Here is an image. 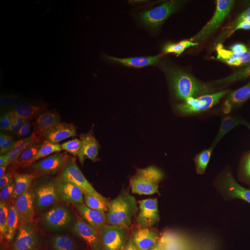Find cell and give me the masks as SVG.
I'll return each instance as SVG.
<instances>
[{
    "instance_id": "cell-1",
    "label": "cell",
    "mask_w": 250,
    "mask_h": 250,
    "mask_svg": "<svg viewBox=\"0 0 250 250\" xmlns=\"http://www.w3.org/2000/svg\"><path fill=\"white\" fill-rule=\"evenodd\" d=\"M116 203L114 190L109 186L90 184L74 194L62 207L66 213L88 215L93 210Z\"/></svg>"
},
{
    "instance_id": "cell-2",
    "label": "cell",
    "mask_w": 250,
    "mask_h": 250,
    "mask_svg": "<svg viewBox=\"0 0 250 250\" xmlns=\"http://www.w3.org/2000/svg\"><path fill=\"white\" fill-rule=\"evenodd\" d=\"M120 209L123 212V220L116 232L120 243L125 247L130 237L143 243L146 240L149 216L139 197L123 200L120 205Z\"/></svg>"
},
{
    "instance_id": "cell-3",
    "label": "cell",
    "mask_w": 250,
    "mask_h": 250,
    "mask_svg": "<svg viewBox=\"0 0 250 250\" xmlns=\"http://www.w3.org/2000/svg\"><path fill=\"white\" fill-rule=\"evenodd\" d=\"M90 184V174L85 167L76 166L59 171L49 184L51 198L62 208L64 202Z\"/></svg>"
},
{
    "instance_id": "cell-4",
    "label": "cell",
    "mask_w": 250,
    "mask_h": 250,
    "mask_svg": "<svg viewBox=\"0 0 250 250\" xmlns=\"http://www.w3.org/2000/svg\"><path fill=\"white\" fill-rule=\"evenodd\" d=\"M210 30L220 41L236 43L250 29V2L229 14L215 18Z\"/></svg>"
},
{
    "instance_id": "cell-5",
    "label": "cell",
    "mask_w": 250,
    "mask_h": 250,
    "mask_svg": "<svg viewBox=\"0 0 250 250\" xmlns=\"http://www.w3.org/2000/svg\"><path fill=\"white\" fill-rule=\"evenodd\" d=\"M243 84V82H241L233 84L202 85L187 88H180L163 83L159 85L164 90L177 94L184 98L208 103L221 99L232 98Z\"/></svg>"
},
{
    "instance_id": "cell-6",
    "label": "cell",
    "mask_w": 250,
    "mask_h": 250,
    "mask_svg": "<svg viewBox=\"0 0 250 250\" xmlns=\"http://www.w3.org/2000/svg\"><path fill=\"white\" fill-rule=\"evenodd\" d=\"M68 163V159L63 156L34 152L24 159L20 166L31 177L45 182L54 177Z\"/></svg>"
},
{
    "instance_id": "cell-7",
    "label": "cell",
    "mask_w": 250,
    "mask_h": 250,
    "mask_svg": "<svg viewBox=\"0 0 250 250\" xmlns=\"http://www.w3.org/2000/svg\"><path fill=\"white\" fill-rule=\"evenodd\" d=\"M61 208L62 207L50 198L43 205L24 212L21 223L11 231L14 246L17 243H22L33 229L41 222L49 217L58 214Z\"/></svg>"
},
{
    "instance_id": "cell-8",
    "label": "cell",
    "mask_w": 250,
    "mask_h": 250,
    "mask_svg": "<svg viewBox=\"0 0 250 250\" xmlns=\"http://www.w3.org/2000/svg\"><path fill=\"white\" fill-rule=\"evenodd\" d=\"M92 218L88 215H80L66 213L62 216V220L57 227V229L51 236L41 247L46 246L59 238L69 236L72 233L80 231L83 229L90 228L93 226Z\"/></svg>"
},
{
    "instance_id": "cell-9",
    "label": "cell",
    "mask_w": 250,
    "mask_h": 250,
    "mask_svg": "<svg viewBox=\"0 0 250 250\" xmlns=\"http://www.w3.org/2000/svg\"><path fill=\"white\" fill-rule=\"evenodd\" d=\"M98 237L94 231L84 229L50 246L49 250H94L98 243Z\"/></svg>"
},
{
    "instance_id": "cell-10",
    "label": "cell",
    "mask_w": 250,
    "mask_h": 250,
    "mask_svg": "<svg viewBox=\"0 0 250 250\" xmlns=\"http://www.w3.org/2000/svg\"><path fill=\"white\" fill-rule=\"evenodd\" d=\"M38 148L27 141L14 140L3 141L0 147V158L3 161L25 159Z\"/></svg>"
},
{
    "instance_id": "cell-11",
    "label": "cell",
    "mask_w": 250,
    "mask_h": 250,
    "mask_svg": "<svg viewBox=\"0 0 250 250\" xmlns=\"http://www.w3.org/2000/svg\"><path fill=\"white\" fill-rule=\"evenodd\" d=\"M62 218V216L57 217L54 215L45 219L33 229L21 243L29 246H41L57 229Z\"/></svg>"
},
{
    "instance_id": "cell-12",
    "label": "cell",
    "mask_w": 250,
    "mask_h": 250,
    "mask_svg": "<svg viewBox=\"0 0 250 250\" xmlns=\"http://www.w3.org/2000/svg\"><path fill=\"white\" fill-rule=\"evenodd\" d=\"M91 218L94 225H98L108 232L115 233L123 220V212L113 208L93 215Z\"/></svg>"
},
{
    "instance_id": "cell-13",
    "label": "cell",
    "mask_w": 250,
    "mask_h": 250,
    "mask_svg": "<svg viewBox=\"0 0 250 250\" xmlns=\"http://www.w3.org/2000/svg\"><path fill=\"white\" fill-rule=\"evenodd\" d=\"M14 170L15 173H16L17 187H16V190L13 195L26 200L30 194L31 190L34 188L36 184L39 183L40 181L37 180L26 173L21 166L15 167Z\"/></svg>"
},
{
    "instance_id": "cell-14",
    "label": "cell",
    "mask_w": 250,
    "mask_h": 250,
    "mask_svg": "<svg viewBox=\"0 0 250 250\" xmlns=\"http://www.w3.org/2000/svg\"><path fill=\"white\" fill-rule=\"evenodd\" d=\"M24 212L18 206L11 203L9 210L2 220H0L1 233L9 232L21 223Z\"/></svg>"
},
{
    "instance_id": "cell-15",
    "label": "cell",
    "mask_w": 250,
    "mask_h": 250,
    "mask_svg": "<svg viewBox=\"0 0 250 250\" xmlns=\"http://www.w3.org/2000/svg\"><path fill=\"white\" fill-rule=\"evenodd\" d=\"M17 187L14 168L7 171L0 179V192L1 195H13Z\"/></svg>"
},
{
    "instance_id": "cell-16",
    "label": "cell",
    "mask_w": 250,
    "mask_h": 250,
    "mask_svg": "<svg viewBox=\"0 0 250 250\" xmlns=\"http://www.w3.org/2000/svg\"><path fill=\"white\" fill-rule=\"evenodd\" d=\"M46 185L45 182L40 181L34 188L31 190L29 196L25 200L26 205L27 207L37 205L43 201L46 195Z\"/></svg>"
},
{
    "instance_id": "cell-17",
    "label": "cell",
    "mask_w": 250,
    "mask_h": 250,
    "mask_svg": "<svg viewBox=\"0 0 250 250\" xmlns=\"http://www.w3.org/2000/svg\"><path fill=\"white\" fill-rule=\"evenodd\" d=\"M14 246V238L11 231L0 233V249L12 248Z\"/></svg>"
},
{
    "instance_id": "cell-18",
    "label": "cell",
    "mask_w": 250,
    "mask_h": 250,
    "mask_svg": "<svg viewBox=\"0 0 250 250\" xmlns=\"http://www.w3.org/2000/svg\"><path fill=\"white\" fill-rule=\"evenodd\" d=\"M10 206H11V203L1 200L0 201V220L4 218L9 209Z\"/></svg>"
},
{
    "instance_id": "cell-19",
    "label": "cell",
    "mask_w": 250,
    "mask_h": 250,
    "mask_svg": "<svg viewBox=\"0 0 250 250\" xmlns=\"http://www.w3.org/2000/svg\"><path fill=\"white\" fill-rule=\"evenodd\" d=\"M99 250H118L116 247L113 244L111 241H108L106 244L104 245L103 247L99 249Z\"/></svg>"
},
{
    "instance_id": "cell-20",
    "label": "cell",
    "mask_w": 250,
    "mask_h": 250,
    "mask_svg": "<svg viewBox=\"0 0 250 250\" xmlns=\"http://www.w3.org/2000/svg\"><path fill=\"white\" fill-rule=\"evenodd\" d=\"M245 77L248 80H250V67L247 69L246 72H245Z\"/></svg>"
},
{
    "instance_id": "cell-21",
    "label": "cell",
    "mask_w": 250,
    "mask_h": 250,
    "mask_svg": "<svg viewBox=\"0 0 250 250\" xmlns=\"http://www.w3.org/2000/svg\"><path fill=\"white\" fill-rule=\"evenodd\" d=\"M12 248H4V249H0V250H11Z\"/></svg>"
},
{
    "instance_id": "cell-22",
    "label": "cell",
    "mask_w": 250,
    "mask_h": 250,
    "mask_svg": "<svg viewBox=\"0 0 250 250\" xmlns=\"http://www.w3.org/2000/svg\"></svg>"
}]
</instances>
